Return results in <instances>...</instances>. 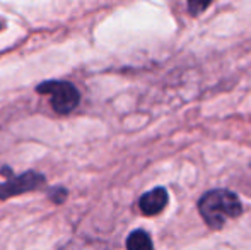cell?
<instances>
[{
    "instance_id": "ba28073f",
    "label": "cell",
    "mask_w": 251,
    "mask_h": 250,
    "mask_svg": "<svg viewBox=\"0 0 251 250\" xmlns=\"http://www.w3.org/2000/svg\"><path fill=\"white\" fill-rule=\"evenodd\" d=\"M50 199L55 204H62L67 199V190L65 189H53L50 192Z\"/></svg>"
},
{
    "instance_id": "8992f818",
    "label": "cell",
    "mask_w": 251,
    "mask_h": 250,
    "mask_svg": "<svg viewBox=\"0 0 251 250\" xmlns=\"http://www.w3.org/2000/svg\"><path fill=\"white\" fill-rule=\"evenodd\" d=\"M62 250H109L104 244L101 242H89V240H75L72 244H69L65 249Z\"/></svg>"
},
{
    "instance_id": "9c48e42d",
    "label": "cell",
    "mask_w": 251,
    "mask_h": 250,
    "mask_svg": "<svg viewBox=\"0 0 251 250\" xmlns=\"http://www.w3.org/2000/svg\"><path fill=\"white\" fill-rule=\"evenodd\" d=\"M0 29H2V21H0Z\"/></svg>"
},
{
    "instance_id": "3957f363",
    "label": "cell",
    "mask_w": 251,
    "mask_h": 250,
    "mask_svg": "<svg viewBox=\"0 0 251 250\" xmlns=\"http://www.w3.org/2000/svg\"><path fill=\"white\" fill-rule=\"evenodd\" d=\"M45 184V177L40 173H23L16 178H10L5 184H0V199H9L14 195H21L29 190H36Z\"/></svg>"
},
{
    "instance_id": "6da1fadb",
    "label": "cell",
    "mask_w": 251,
    "mask_h": 250,
    "mask_svg": "<svg viewBox=\"0 0 251 250\" xmlns=\"http://www.w3.org/2000/svg\"><path fill=\"white\" fill-rule=\"evenodd\" d=\"M199 213L210 230H221L229 220L243 214V204L232 190H208L199 200Z\"/></svg>"
},
{
    "instance_id": "52a82bcc",
    "label": "cell",
    "mask_w": 251,
    "mask_h": 250,
    "mask_svg": "<svg viewBox=\"0 0 251 250\" xmlns=\"http://www.w3.org/2000/svg\"><path fill=\"white\" fill-rule=\"evenodd\" d=\"M214 0H188V10L192 16H199L203 10H207L210 7V3Z\"/></svg>"
},
{
    "instance_id": "5b68a950",
    "label": "cell",
    "mask_w": 251,
    "mask_h": 250,
    "mask_svg": "<svg viewBox=\"0 0 251 250\" xmlns=\"http://www.w3.org/2000/svg\"><path fill=\"white\" fill-rule=\"evenodd\" d=\"M126 250H154L149 233L144 230H135L126 238Z\"/></svg>"
},
{
    "instance_id": "7a4b0ae2",
    "label": "cell",
    "mask_w": 251,
    "mask_h": 250,
    "mask_svg": "<svg viewBox=\"0 0 251 250\" xmlns=\"http://www.w3.org/2000/svg\"><path fill=\"white\" fill-rule=\"evenodd\" d=\"M38 93L51 94V107L56 113L65 115L75 110L80 101V94L75 86L69 83H45L38 86Z\"/></svg>"
},
{
    "instance_id": "277c9868",
    "label": "cell",
    "mask_w": 251,
    "mask_h": 250,
    "mask_svg": "<svg viewBox=\"0 0 251 250\" xmlns=\"http://www.w3.org/2000/svg\"><path fill=\"white\" fill-rule=\"evenodd\" d=\"M168 190L164 187H155L140 197L139 207L142 211V214H146V216H155V214H159L168 206Z\"/></svg>"
}]
</instances>
